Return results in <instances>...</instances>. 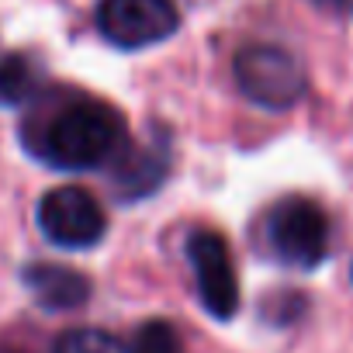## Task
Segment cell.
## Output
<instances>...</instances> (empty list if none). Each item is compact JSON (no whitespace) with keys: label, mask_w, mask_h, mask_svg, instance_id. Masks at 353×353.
I'll use <instances>...</instances> for the list:
<instances>
[{"label":"cell","mask_w":353,"mask_h":353,"mask_svg":"<svg viewBox=\"0 0 353 353\" xmlns=\"http://www.w3.org/2000/svg\"><path fill=\"white\" fill-rule=\"evenodd\" d=\"M125 142V121L118 111L97 101H77L59 108L32 142L35 152L59 170H97L118 156Z\"/></svg>","instance_id":"obj_1"},{"label":"cell","mask_w":353,"mask_h":353,"mask_svg":"<svg viewBox=\"0 0 353 353\" xmlns=\"http://www.w3.org/2000/svg\"><path fill=\"white\" fill-rule=\"evenodd\" d=\"M232 73H236L239 90L267 111H288L291 104L301 101V94L308 87L305 66L288 49L263 46V42L239 49Z\"/></svg>","instance_id":"obj_2"},{"label":"cell","mask_w":353,"mask_h":353,"mask_svg":"<svg viewBox=\"0 0 353 353\" xmlns=\"http://www.w3.org/2000/svg\"><path fill=\"white\" fill-rule=\"evenodd\" d=\"M39 229L63 250H87L101 243L108 219L101 201L83 188H56L39 201Z\"/></svg>","instance_id":"obj_3"},{"label":"cell","mask_w":353,"mask_h":353,"mask_svg":"<svg viewBox=\"0 0 353 353\" xmlns=\"http://www.w3.org/2000/svg\"><path fill=\"white\" fill-rule=\"evenodd\" d=\"M267 236L274 253L294 267H315L329 246V219L308 198H288L270 212Z\"/></svg>","instance_id":"obj_4"},{"label":"cell","mask_w":353,"mask_h":353,"mask_svg":"<svg viewBox=\"0 0 353 353\" xmlns=\"http://www.w3.org/2000/svg\"><path fill=\"white\" fill-rule=\"evenodd\" d=\"M97 28L118 49H145L176 32L173 0H101Z\"/></svg>","instance_id":"obj_5"},{"label":"cell","mask_w":353,"mask_h":353,"mask_svg":"<svg viewBox=\"0 0 353 353\" xmlns=\"http://www.w3.org/2000/svg\"><path fill=\"white\" fill-rule=\"evenodd\" d=\"M188 256L198 277L201 305L215 319H229L239 308V281H236V267H232L225 239L212 229H198L188 239Z\"/></svg>","instance_id":"obj_6"},{"label":"cell","mask_w":353,"mask_h":353,"mask_svg":"<svg viewBox=\"0 0 353 353\" xmlns=\"http://www.w3.org/2000/svg\"><path fill=\"white\" fill-rule=\"evenodd\" d=\"M25 284L46 308H77L90 298V281L70 267L56 263H32L25 270Z\"/></svg>","instance_id":"obj_7"},{"label":"cell","mask_w":353,"mask_h":353,"mask_svg":"<svg viewBox=\"0 0 353 353\" xmlns=\"http://www.w3.org/2000/svg\"><path fill=\"white\" fill-rule=\"evenodd\" d=\"M163 176V159L149 156V152H132L121 159L118 170V188L125 191V198H145Z\"/></svg>","instance_id":"obj_8"},{"label":"cell","mask_w":353,"mask_h":353,"mask_svg":"<svg viewBox=\"0 0 353 353\" xmlns=\"http://www.w3.org/2000/svg\"><path fill=\"white\" fill-rule=\"evenodd\" d=\"M39 87L35 66L25 56H4L0 59V104H25Z\"/></svg>","instance_id":"obj_9"},{"label":"cell","mask_w":353,"mask_h":353,"mask_svg":"<svg viewBox=\"0 0 353 353\" xmlns=\"http://www.w3.org/2000/svg\"><path fill=\"white\" fill-rule=\"evenodd\" d=\"M56 353H135V346L101 332V329H70L59 336Z\"/></svg>","instance_id":"obj_10"},{"label":"cell","mask_w":353,"mask_h":353,"mask_svg":"<svg viewBox=\"0 0 353 353\" xmlns=\"http://www.w3.org/2000/svg\"><path fill=\"white\" fill-rule=\"evenodd\" d=\"M135 353H184V343L170 322H145L135 336Z\"/></svg>","instance_id":"obj_11"},{"label":"cell","mask_w":353,"mask_h":353,"mask_svg":"<svg viewBox=\"0 0 353 353\" xmlns=\"http://www.w3.org/2000/svg\"><path fill=\"white\" fill-rule=\"evenodd\" d=\"M312 4H319V8H339L343 0H312Z\"/></svg>","instance_id":"obj_12"}]
</instances>
